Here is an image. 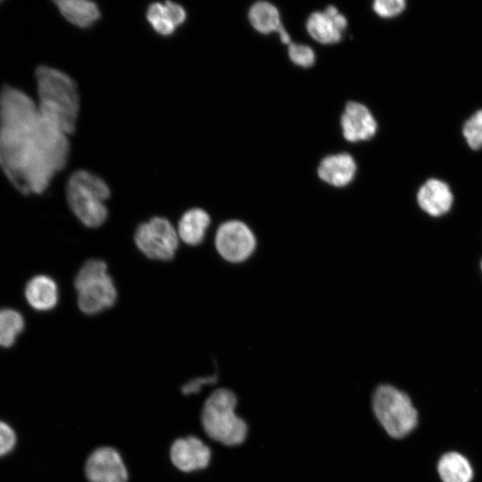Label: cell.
<instances>
[{
  "mask_svg": "<svg viewBox=\"0 0 482 482\" xmlns=\"http://www.w3.org/2000/svg\"><path fill=\"white\" fill-rule=\"evenodd\" d=\"M0 170L24 195L46 191L68 160V135L46 120L22 89H0Z\"/></svg>",
  "mask_w": 482,
  "mask_h": 482,
  "instance_id": "1",
  "label": "cell"
},
{
  "mask_svg": "<svg viewBox=\"0 0 482 482\" xmlns=\"http://www.w3.org/2000/svg\"><path fill=\"white\" fill-rule=\"evenodd\" d=\"M41 114L66 135L76 126L79 99L74 80L65 72L45 64L34 71Z\"/></svg>",
  "mask_w": 482,
  "mask_h": 482,
  "instance_id": "2",
  "label": "cell"
},
{
  "mask_svg": "<svg viewBox=\"0 0 482 482\" xmlns=\"http://www.w3.org/2000/svg\"><path fill=\"white\" fill-rule=\"evenodd\" d=\"M236 395L228 388H217L204 403L201 423L205 434L227 446L242 444L247 435L245 421L237 415Z\"/></svg>",
  "mask_w": 482,
  "mask_h": 482,
  "instance_id": "3",
  "label": "cell"
},
{
  "mask_svg": "<svg viewBox=\"0 0 482 482\" xmlns=\"http://www.w3.org/2000/svg\"><path fill=\"white\" fill-rule=\"evenodd\" d=\"M66 195L71 211L84 225L97 228L105 221L108 211L104 201L110 196V190L101 178L87 170H77L68 179Z\"/></svg>",
  "mask_w": 482,
  "mask_h": 482,
  "instance_id": "4",
  "label": "cell"
},
{
  "mask_svg": "<svg viewBox=\"0 0 482 482\" xmlns=\"http://www.w3.org/2000/svg\"><path fill=\"white\" fill-rule=\"evenodd\" d=\"M74 286L79 308L86 314L99 313L112 307L117 299L115 285L102 260L87 261L78 271Z\"/></svg>",
  "mask_w": 482,
  "mask_h": 482,
  "instance_id": "5",
  "label": "cell"
},
{
  "mask_svg": "<svg viewBox=\"0 0 482 482\" xmlns=\"http://www.w3.org/2000/svg\"><path fill=\"white\" fill-rule=\"evenodd\" d=\"M374 414L394 438L408 435L417 425V411L409 396L391 385L378 386L372 397Z\"/></svg>",
  "mask_w": 482,
  "mask_h": 482,
  "instance_id": "6",
  "label": "cell"
},
{
  "mask_svg": "<svg viewBox=\"0 0 482 482\" xmlns=\"http://www.w3.org/2000/svg\"><path fill=\"white\" fill-rule=\"evenodd\" d=\"M134 239L146 257L158 261L173 258L179 245L176 229L162 217H154L141 223L135 232Z\"/></svg>",
  "mask_w": 482,
  "mask_h": 482,
  "instance_id": "7",
  "label": "cell"
},
{
  "mask_svg": "<svg viewBox=\"0 0 482 482\" xmlns=\"http://www.w3.org/2000/svg\"><path fill=\"white\" fill-rule=\"evenodd\" d=\"M214 244L227 262L238 263L247 260L256 248V237L248 225L237 220H228L218 228Z\"/></svg>",
  "mask_w": 482,
  "mask_h": 482,
  "instance_id": "8",
  "label": "cell"
},
{
  "mask_svg": "<svg viewBox=\"0 0 482 482\" xmlns=\"http://www.w3.org/2000/svg\"><path fill=\"white\" fill-rule=\"evenodd\" d=\"M84 472L88 482H128L129 473L120 453L111 446L95 449L87 458Z\"/></svg>",
  "mask_w": 482,
  "mask_h": 482,
  "instance_id": "9",
  "label": "cell"
},
{
  "mask_svg": "<svg viewBox=\"0 0 482 482\" xmlns=\"http://www.w3.org/2000/svg\"><path fill=\"white\" fill-rule=\"evenodd\" d=\"M211 457L210 447L194 436L176 439L170 448L171 463L183 472L205 469L210 464Z\"/></svg>",
  "mask_w": 482,
  "mask_h": 482,
  "instance_id": "10",
  "label": "cell"
},
{
  "mask_svg": "<svg viewBox=\"0 0 482 482\" xmlns=\"http://www.w3.org/2000/svg\"><path fill=\"white\" fill-rule=\"evenodd\" d=\"M419 207L431 217L446 214L453 204V193L444 180L431 178L427 179L417 192Z\"/></svg>",
  "mask_w": 482,
  "mask_h": 482,
  "instance_id": "11",
  "label": "cell"
},
{
  "mask_svg": "<svg viewBox=\"0 0 482 482\" xmlns=\"http://www.w3.org/2000/svg\"><path fill=\"white\" fill-rule=\"evenodd\" d=\"M346 26V18L333 5L328 6L323 12L312 13L306 22L310 36L321 44L338 42Z\"/></svg>",
  "mask_w": 482,
  "mask_h": 482,
  "instance_id": "12",
  "label": "cell"
},
{
  "mask_svg": "<svg viewBox=\"0 0 482 482\" xmlns=\"http://www.w3.org/2000/svg\"><path fill=\"white\" fill-rule=\"evenodd\" d=\"M345 138L350 142L371 138L377 131V122L369 109L356 102L347 103L341 117Z\"/></svg>",
  "mask_w": 482,
  "mask_h": 482,
  "instance_id": "13",
  "label": "cell"
},
{
  "mask_svg": "<svg viewBox=\"0 0 482 482\" xmlns=\"http://www.w3.org/2000/svg\"><path fill=\"white\" fill-rule=\"evenodd\" d=\"M24 295L29 305L34 310L50 311L56 306L59 300L58 286L49 276L37 275L27 282Z\"/></svg>",
  "mask_w": 482,
  "mask_h": 482,
  "instance_id": "14",
  "label": "cell"
},
{
  "mask_svg": "<svg viewBox=\"0 0 482 482\" xmlns=\"http://www.w3.org/2000/svg\"><path fill=\"white\" fill-rule=\"evenodd\" d=\"M356 164L348 154H337L325 157L319 168L318 175L328 185L341 187L348 185L354 178Z\"/></svg>",
  "mask_w": 482,
  "mask_h": 482,
  "instance_id": "15",
  "label": "cell"
},
{
  "mask_svg": "<svg viewBox=\"0 0 482 482\" xmlns=\"http://www.w3.org/2000/svg\"><path fill=\"white\" fill-rule=\"evenodd\" d=\"M146 17L156 32L168 36L185 21L187 13L179 4L166 1L164 4H152L147 9Z\"/></svg>",
  "mask_w": 482,
  "mask_h": 482,
  "instance_id": "16",
  "label": "cell"
},
{
  "mask_svg": "<svg viewBox=\"0 0 482 482\" xmlns=\"http://www.w3.org/2000/svg\"><path fill=\"white\" fill-rule=\"evenodd\" d=\"M210 223V216L204 210L190 209L182 215L179 221L178 236L187 245H199L204 240Z\"/></svg>",
  "mask_w": 482,
  "mask_h": 482,
  "instance_id": "17",
  "label": "cell"
},
{
  "mask_svg": "<svg viewBox=\"0 0 482 482\" xmlns=\"http://www.w3.org/2000/svg\"><path fill=\"white\" fill-rule=\"evenodd\" d=\"M54 4L60 13L71 24L87 28L100 17L97 5L87 0H57Z\"/></svg>",
  "mask_w": 482,
  "mask_h": 482,
  "instance_id": "18",
  "label": "cell"
},
{
  "mask_svg": "<svg viewBox=\"0 0 482 482\" xmlns=\"http://www.w3.org/2000/svg\"><path fill=\"white\" fill-rule=\"evenodd\" d=\"M438 473L443 482H470L472 469L461 454L451 452L443 455L438 462Z\"/></svg>",
  "mask_w": 482,
  "mask_h": 482,
  "instance_id": "19",
  "label": "cell"
},
{
  "mask_svg": "<svg viewBox=\"0 0 482 482\" xmlns=\"http://www.w3.org/2000/svg\"><path fill=\"white\" fill-rule=\"evenodd\" d=\"M252 26L262 34L278 32L283 26L276 6L265 1L253 4L248 12Z\"/></svg>",
  "mask_w": 482,
  "mask_h": 482,
  "instance_id": "20",
  "label": "cell"
},
{
  "mask_svg": "<svg viewBox=\"0 0 482 482\" xmlns=\"http://www.w3.org/2000/svg\"><path fill=\"white\" fill-rule=\"evenodd\" d=\"M25 328V319L12 308L0 309V347L12 346Z\"/></svg>",
  "mask_w": 482,
  "mask_h": 482,
  "instance_id": "21",
  "label": "cell"
},
{
  "mask_svg": "<svg viewBox=\"0 0 482 482\" xmlns=\"http://www.w3.org/2000/svg\"><path fill=\"white\" fill-rule=\"evenodd\" d=\"M462 137L472 150L482 148V109L475 112L463 124Z\"/></svg>",
  "mask_w": 482,
  "mask_h": 482,
  "instance_id": "22",
  "label": "cell"
},
{
  "mask_svg": "<svg viewBox=\"0 0 482 482\" xmlns=\"http://www.w3.org/2000/svg\"><path fill=\"white\" fill-rule=\"evenodd\" d=\"M288 55L295 64L302 67H310L315 61V54L312 49L305 45L289 44Z\"/></svg>",
  "mask_w": 482,
  "mask_h": 482,
  "instance_id": "23",
  "label": "cell"
},
{
  "mask_svg": "<svg viewBox=\"0 0 482 482\" xmlns=\"http://www.w3.org/2000/svg\"><path fill=\"white\" fill-rule=\"evenodd\" d=\"M403 0H376L373 3L374 12L382 18H392L399 15L405 9Z\"/></svg>",
  "mask_w": 482,
  "mask_h": 482,
  "instance_id": "24",
  "label": "cell"
},
{
  "mask_svg": "<svg viewBox=\"0 0 482 482\" xmlns=\"http://www.w3.org/2000/svg\"><path fill=\"white\" fill-rule=\"evenodd\" d=\"M16 434L6 422L0 420V457L12 451L16 445Z\"/></svg>",
  "mask_w": 482,
  "mask_h": 482,
  "instance_id": "25",
  "label": "cell"
},
{
  "mask_svg": "<svg viewBox=\"0 0 482 482\" xmlns=\"http://www.w3.org/2000/svg\"><path fill=\"white\" fill-rule=\"evenodd\" d=\"M217 377L215 375L196 378L187 381L182 386L181 391L184 395L196 394L201 390L204 385L215 383Z\"/></svg>",
  "mask_w": 482,
  "mask_h": 482,
  "instance_id": "26",
  "label": "cell"
},
{
  "mask_svg": "<svg viewBox=\"0 0 482 482\" xmlns=\"http://www.w3.org/2000/svg\"><path fill=\"white\" fill-rule=\"evenodd\" d=\"M279 38L284 44H291V39L289 34L286 31L285 28L282 26L278 31Z\"/></svg>",
  "mask_w": 482,
  "mask_h": 482,
  "instance_id": "27",
  "label": "cell"
},
{
  "mask_svg": "<svg viewBox=\"0 0 482 482\" xmlns=\"http://www.w3.org/2000/svg\"><path fill=\"white\" fill-rule=\"evenodd\" d=\"M0 119H1V108H0Z\"/></svg>",
  "mask_w": 482,
  "mask_h": 482,
  "instance_id": "28",
  "label": "cell"
},
{
  "mask_svg": "<svg viewBox=\"0 0 482 482\" xmlns=\"http://www.w3.org/2000/svg\"><path fill=\"white\" fill-rule=\"evenodd\" d=\"M481 270H482V262H481Z\"/></svg>",
  "mask_w": 482,
  "mask_h": 482,
  "instance_id": "29",
  "label": "cell"
}]
</instances>
